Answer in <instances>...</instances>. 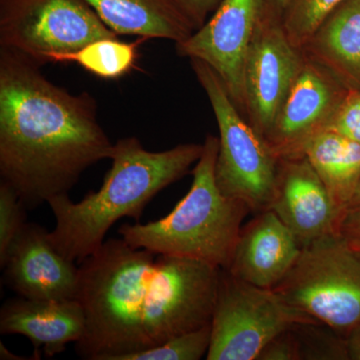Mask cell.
I'll use <instances>...</instances> for the list:
<instances>
[{
	"instance_id": "1",
	"label": "cell",
	"mask_w": 360,
	"mask_h": 360,
	"mask_svg": "<svg viewBox=\"0 0 360 360\" xmlns=\"http://www.w3.org/2000/svg\"><path fill=\"white\" fill-rule=\"evenodd\" d=\"M78 267L82 359L122 360L212 323L221 274L214 265L110 238Z\"/></svg>"
},
{
	"instance_id": "2",
	"label": "cell",
	"mask_w": 360,
	"mask_h": 360,
	"mask_svg": "<svg viewBox=\"0 0 360 360\" xmlns=\"http://www.w3.org/2000/svg\"><path fill=\"white\" fill-rule=\"evenodd\" d=\"M39 66L0 51V174L27 210L68 194L84 170L111 160L115 149L94 97L52 84Z\"/></svg>"
},
{
	"instance_id": "3",
	"label": "cell",
	"mask_w": 360,
	"mask_h": 360,
	"mask_svg": "<svg viewBox=\"0 0 360 360\" xmlns=\"http://www.w3.org/2000/svg\"><path fill=\"white\" fill-rule=\"evenodd\" d=\"M202 153L203 144H179L153 153L136 137L120 139L98 191L86 194L79 202H73L68 194L47 202L56 220L49 236L52 245L71 262H84L103 246L118 220L131 217L139 222L149 201L184 177Z\"/></svg>"
},
{
	"instance_id": "4",
	"label": "cell",
	"mask_w": 360,
	"mask_h": 360,
	"mask_svg": "<svg viewBox=\"0 0 360 360\" xmlns=\"http://www.w3.org/2000/svg\"><path fill=\"white\" fill-rule=\"evenodd\" d=\"M219 137L208 135L193 168L186 195L163 219L148 224H123L118 233L135 248L156 255L193 258L226 269L251 212L243 201L227 198L215 179Z\"/></svg>"
},
{
	"instance_id": "5",
	"label": "cell",
	"mask_w": 360,
	"mask_h": 360,
	"mask_svg": "<svg viewBox=\"0 0 360 360\" xmlns=\"http://www.w3.org/2000/svg\"><path fill=\"white\" fill-rule=\"evenodd\" d=\"M295 309L347 336L360 324V257L340 231L303 246L276 288Z\"/></svg>"
},
{
	"instance_id": "6",
	"label": "cell",
	"mask_w": 360,
	"mask_h": 360,
	"mask_svg": "<svg viewBox=\"0 0 360 360\" xmlns=\"http://www.w3.org/2000/svg\"><path fill=\"white\" fill-rule=\"evenodd\" d=\"M191 61L219 125L217 186L227 198L245 202L255 214L269 210L276 189L278 158L239 112L215 71L198 59Z\"/></svg>"
},
{
	"instance_id": "7",
	"label": "cell",
	"mask_w": 360,
	"mask_h": 360,
	"mask_svg": "<svg viewBox=\"0 0 360 360\" xmlns=\"http://www.w3.org/2000/svg\"><path fill=\"white\" fill-rule=\"evenodd\" d=\"M276 291L258 288L221 269L207 360H257L270 340L300 326H319Z\"/></svg>"
},
{
	"instance_id": "8",
	"label": "cell",
	"mask_w": 360,
	"mask_h": 360,
	"mask_svg": "<svg viewBox=\"0 0 360 360\" xmlns=\"http://www.w3.org/2000/svg\"><path fill=\"white\" fill-rule=\"evenodd\" d=\"M118 35L85 0H0V45L37 65Z\"/></svg>"
},
{
	"instance_id": "9",
	"label": "cell",
	"mask_w": 360,
	"mask_h": 360,
	"mask_svg": "<svg viewBox=\"0 0 360 360\" xmlns=\"http://www.w3.org/2000/svg\"><path fill=\"white\" fill-rule=\"evenodd\" d=\"M304 63L286 37L281 20L262 9L246 58L243 91L250 122L262 137L271 129Z\"/></svg>"
},
{
	"instance_id": "10",
	"label": "cell",
	"mask_w": 360,
	"mask_h": 360,
	"mask_svg": "<svg viewBox=\"0 0 360 360\" xmlns=\"http://www.w3.org/2000/svg\"><path fill=\"white\" fill-rule=\"evenodd\" d=\"M264 9V0H222L205 25L176 44L180 56L212 68L239 110L245 108L246 58Z\"/></svg>"
},
{
	"instance_id": "11",
	"label": "cell",
	"mask_w": 360,
	"mask_h": 360,
	"mask_svg": "<svg viewBox=\"0 0 360 360\" xmlns=\"http://www.w3.org/2000/svg\"><path fill=\"white\" fill-rule=\"evenodd\" d=\"M349 89L326 68L305 58L265 141L278 160L303 155L315 135L326 131Z\"/></svg>"
},
{
	"instance_id": "12",
	"label": "cell",
	"mask_w": 360,
	"mask_h": 360,
	"mask_svg": "<svg viewBox=\"0 0 360 360\" xmlns=\"http://www.w3.org/2000/svg\"><path fill=\"white\" fill-rule=\"evenodd\" d=\"M49 236L39 224L23 225L0 262L4 283L30 300H77L79 267L52 245Z\"/></svg>"
},
{
	"instance_id": "13",
	"label": "cell",
	"mask_w": 360,
	"mask_h": 360,
	"mask_svg": "<svg viewBox=\"0 0 360 360\" xmlns=\"http://www.w3.org/2000/svg\"><path fill=\"white\" fill-rule=\"evenodd\" d=\"M269 210L290 229L302 248L340 231L343 219L304 155L278 160Z\"/></svg>"
},
{
	"instance_id": "14",
	"label": "cell",
	"mask_w": 360,
	"mask_h": 360,
	"mask_svg": "<svg viewBox=\"0 0 360 360\" xmlns=\"http://www.w3.org/2000/svg\"><path fill=\"white\" fill-rule=\"evenodd\" d=\"M302 246L272 210L257 213L241 229L227 271L258 288L274 290L283 281Z\"/></svg>"
},
{
	"instance_id": "15",
	"label": "cell",
	"mask_w": 360,
	"mask_h": 360,
	"mask_svg": "<svg viewBox=\"0 0 360 360\" xmlns=\"http://www.w3.org/2000/svg\"><path fill=\"white\" fill-rule=\"evenodd\" d=\"M85 315L77 300L11 298L0 310V333L21 335L32 340L35 356L42 348L45 356L65 352L66 345L82 340Z\"/></svg>"
},
{
	"instance_id": "16",
	"label": "cell",
	"mask_w": 360,
	"mask_h": 360,
	"mask_svg": "<svg viewBox=\"0 0 360 360\" xmlns=\"http://www.w3.org/2000/svg\"><path fill=\"white\" fill-rule=\"evenodd\" d=\"M300 51L348 89H360V0L336 7Z\"/></svg>"
},
{
	"instance_id": "17",
	"label": "cell",
	"mask_w": 360,
	"mask_h": 360,
	"mask_svg": "<svg viewBox=\"0 0 360 360\" xmlns=\"http://www.w3.org/2000/svg\"><path fill=\"white\" fill-rule=\"evenodd\" d=\"M97 15L117 35L141 39H188L193 26L172 0H85Z\"/></svg>"
},
{
	"instance_id": "18",
	"label": "cell",
	"mask_w": 360,
	"mask_h": 360,
	"mask_svg": "<svg viewBox=\"0 0 360 360\" xmlns=\"http://www.w3.org/2000/svg\"><path fill=\"white\" fill-rule=\"evenodd\" d=\"M338 212L345 217L360 180V144L335 132L322 131L303 148Z\"/></svg>"
},
{
	"instance_id": "19",
	"label": "cell",
	"mask_w": 360,
	"mask_h": 360,
	"mask_svg": "<svg viewBox=\"0 0 360 360\" xmlns=\"http://www.w3.org/2000/svg\"><path fill=\"white\" fill-rule=\"evenodd\" d=\"M146 40L141 37L134 42L122 41L117 37L98 39L77 51L53 54L49 56L47 63H77L103 79H117L134 68L137 49Z\"/></svg>"
},
{
	"instance_id": "20",
	"label": "cell",
	"mask_w": 360,
	"mask_h": 360,
	"mask_svg": "<svg viewBox=\"0 0 360 360\" xmlns=\"http://www.w3.org/2000/svg\"><path fill=\"white\" fill-rule=\"evenodd\" d=\"M345 0H291L281 20L286 37L302 49L323 20Z\"/></svg>"
},
{
	"instance_id": "21",
	"label": "cell",
	"mask_w": 360,
	"mask_h": 360,
	"mask_svg": "<svg viewBox=\"0 0 360 360\" xmlns=\"http://www.w3.org/2000/svg\"><path fill=\"white\" fill-rule=\"evenodd\" d=\"M212 340V323L175 336L158 347L127 355L122 360H200L206 357Z\"/></svg>"
},
{
	"instance_id": "22",
	"label": "cell",
	"mask_w": 360,
	"mask_h": 360,
	"mask_svg": "<svg viewBox=\"0 0 360 360\" xmlns=\"http://www.w3.org/2000/svg\"><path fill=\"white\" fill-rule=\"evenodd\" d=\"M27 208L15 191L6 182H0V262H4L9 246L26 224Z\"/></svg>"
},
{
	"instance_id": "23",
	"label": "cell",
	"mask_w": 360,
	"mask_h": 360,
	"mask_svg": "<svg viewBox=\"0 0 360 360\" xmlns=\"http://www.w3.org/2000/svg\"><path fill=\"white\" fill-rule=\"evenodd\" d=\"M326 130L360 144V89L348 91Z\"/></svg>"
},
{
	"instance_id": "24",
	"label": "cell",
	"mask_w": 360,
	"mask_h": 360,
	"mask_svg": "<svg viewBox=\"0 0 360 360\" xmlns=\"http://www.w3.org/2000/svg\"><path fill=\"white\" fill-rule=\"evenodd\" d=\"M296 329V328H295ZM292 330L284 331L270 340L257 360H298L303 359L302 342Z\"/></svg>"
},
{
	"instance_id": "25",
	"label": "cell",
	"mask_w": 360,
	"mask_h": 360,
	"mask_svg": "<svg viewBox=\"0 0 360 360\" xmlns=\"http://www.w3.org/2000/svg\"><path fill=\"white\" fill-rule=\"evenodd\" d=\"M179 13L193 26L194 32L205 25L222 0H172Z\"/></svg>"
},
{
	"instance_id": "26",
	"label": "cell",
	"mask_w": 360,
	"mask_h": 360,
	"mask_svg": "<svg viewBox=\"0 0 360 360\" xmlns=\"http://www.w3.org/2000/svg\"><path fill=\"white\" fill-rule=\"evenodd\" d=\"M340 232L355 250H360V210L348 212L342 219Z\"/></svg>"
},
{
	"instance_id": "27",
	"label": "cell",
	"mask_w": 360,
	"mask_h": 360,
	"mask_svg": "<svg viewBox=\"0 0 360 360\" xmlns=\"http://www.w3.org/2000/svg\"><path fill=\"white\" fill-rule=\"evenodd\" d=\"M347 359L360 360V324L345 338Z\"/></svg>"
},
{
	"instance_id": "28",
	"label": "cell",
	"mask_w": 360,
	"mask_h": 360,
	"mask_svg": "<svg viewBox=\"0 0 360 360\" xmlns=\"http://www.w3.org/2000/svg\"><path fill=\"white\" fill-rule=\"evenodd\" d=\"M291 0H264V6L267 13L281 20Z\"/></svg>"
},
{
	"instance_id": "29",
	"label": "cell",
	"mask_w": 360,
	"mask_h": 360,
	"mask_svg": "<svg viewBox=\"0 0 360 360\" xmlns=\"http://www.w3.org/2000/svg\"><path fill=\"white\" fill-rule=\"evenodd\" d=\"M0 359L2 360H23L30 359V357H21L18 355L13 354V352H9L4 343L0 342Z\"/></svg>"
},
{
	"instance_id": "30",
	"label": "cell",
	"mask_w": 360,
	"mask_h": 360,
	"mask_svg": "<svg viewBox=\"0 0 360 360\" xmlns=\"http://www.w3.org/2000/svg\"><path fill=\"white\" fill-rule=\"evenodd\" d=\"M355 210H360V180L356 191H355L354 198H352V202L348 206L347 212H355Z\"/></svg>"
},
{
	"instance_id": "31",
	"label": "cell",
	"mask_w": 360,
	"mask_h": 360,
	"mask_svg": "<svg viewBox=\"0 0 360 360\" xmlns=\"http://www.w3.org/2000/svg\"><path fill=\"white\" fill-rule=\"evenodd\" d=\"M357 252H359V257H360V250H356Z\"/></svg>"
}]
</instances>
